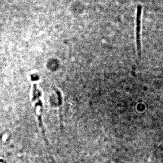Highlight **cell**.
Returning a JSON list of instances; mask_svg holds the SVG:
<instances>
[{
    "instance_id": "1",
    "label": "cell",
    "mask_w": 163,
    "mask_h": 163,
    "mask_svg": "<svg viewBox=\"0 0 163 163\" xmlns=\"http://www.w3.org/2000/svg\"><path fill=\"white\" fill-rule=\"evenodd\" d=\"M142 11V7L141 5H139L137 7L136 19V37L137 52L139 57L141 56V25Z\"/></svg>"
},
{
    "instance_id": "2",
    "label": "cell",
    "mask_w": 163,
    "mask_h": 163,
    "mask_svg": "<svg viewBox=\"0 0 163 163\" xmlns=\"http://www.w3.org/2000/svg\"><path fill=\"white\" fill-rule=\"evenodd\" d=\"M38 91L37 89L36 84H34L33 86V97H32V100H33V101L36 100L37 94H38Z\"/></svg>"
},
{
    "instance_id": "3",
    "label": "cell",
    "mask_w": 163,
    "mask_h": 163,
    "mask_svg": "<svg viewBox=\"0 0 163 163\" xmlns=\"http://www.w3.org/2000/svg\"><path fill=\"white\" fill-rule=\"evenodd\" d=\"M31 78L32 81H36L39 80V77L37 75L34 74L31 75Z\"/></svg>"
}]
</instances>
